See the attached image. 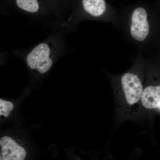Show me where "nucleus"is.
Here are the masks:
<instances>
[{
	"label": "nucleus",
	"instance_id": "423d86ee",
	"mask_svg": "<svg viewBox=\"0 0 160 160\" xmlns=\"http://www.w3.org/2000/svg\"><path fill=\"white\" fill-rule=\"evenodd\" d=\"M82 3L85 11L94 17L101 16L106 11L105 0H82Z\"/></svg>",
	"mask_w": 160,
	"mask_h": 160
},
{
	"label": "nucleus",
	"instance_id": "f03ea898",
	"mask_svg": "<svg viewBox=\"0 0 160 160\" xmlns=\"http://www.w3.org/2000/svg\"><path fill=\"white\" fill-rule=\"evenodd\" d=\"M53 48L50 44L41 43L35 47L26 57L27 65L41 74L47 72L53 63Z\"/></svg>",
	"mask_w": 160,
	"mask_h": 160
},
{
	"label": "nucleus",
	"instance_id": "20e7f679",
	"mask_svg": "<svg viewBox=\"0 0 160 160\" xmlns=\"http://www.w3.org/2000/svg\"><path fill=\"white\" fill-rule=\"evenodd\" d=\"M1 156L2 160H25L27 152L10 137H3L0 140Z\"/></svg>",
	"mask_w": 160,
	"mask_h": 160
},
{
	"label": "nucleus",
	"instance_id": "f257e3e1",
	"mask_svg": "<svg viewBox=\"0 0 160 160\" xmlns=\"http://www.w3.org/2000/svg\"><path fill=\"white\" fill-rule=\"evenodd\" d=\"M143 89L142 80L135 72H126L118 80L115 93L118 107L124 114H129L141 103Z\"/></svg>",
	"mask_w": 160,
	"mask_h": 160
},
{
	"label": "nucleus",
	"instance_id": "39448f33",
	"mask_svg": "<svg viewBox=\"0 0 160 160\" xmlns=\"http://www.w3.org/2000/svg\"><path fill=\"white\" fill-rule=\"evenodd\" d=\"M141 104L147 109H160V86H149L143 89Z\"/></svg>",
	"mask_w": 160,
	"mask_h": 160
},
{
	"label": "nucleus",
	"instance_id": "0eeeda50",
	"mask_svg": "<svg viewBox=\"0 0 160 160\" xmlns=\"http://www.w3.org/2000/svg\"><path fill=\"white\" fill-rule=\"evenodd\" d=\"M18 7L28 12L35 13L39 9L38 0H16Z\"/></svg>",
	"mask_w": 160,
	"mask_h": 160
},
{
	"label": "nucleus",
	"instance_id": "6e6552de",
	"mask_svg": "<svg viewBox=\"0 0 160 160\" xmlns=\"http://www.w3.org/2000/svg\"><path fill=\"white\" fill-rule=\"evenodd\" d=\"M14 108V106L11 102L1 99H0V115L7 118L10 112Z\"/></svg>",
	"mask_w": 160,
	"mask_h": 160
},
{
	"label": "nucleus",
	"instance_id": "7ed1b4c3",
	"mask_svg": "<svg viewBox=\"0 0 160 160\" xmlns=\"http://www.w3.org/2000/svg\"><path fill=\"white\" fill-rule=\"evenodd\" d=\"M129 24V33L135 42H145L150 32L148 14L145 8L139 7L132 12Z\"/></svg>",
	"mask_w": 160,
	"mask_h": 160
}]
</instances>
